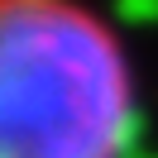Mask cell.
I'll return each mask as SVG.
<instances>
[{"mask_svg": "<svg viewBox=\"0 0 158 158\" xmlns=\"http://www.w3.org/2000/svg\"><path fill=\"white\" fill-rule=\"evenodd\" d=\"M129 139L120 39L77 0H0V158H125Z\"/></svg>", "mask_w": 158, "mask_h": 158, "instance_id": "6da1fadb", "label": "cell"}]
</instances>
